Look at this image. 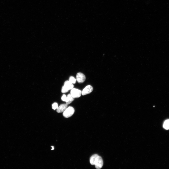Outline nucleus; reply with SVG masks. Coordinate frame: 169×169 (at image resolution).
I'll return each mask as SVG.
<instances>
[{"label": "nucleus", "instance_id": "nucleus-6", "mask_svg": "<svg viewBox=\"0 0 169 169\" xmlns=\"http://www.w3.org/2000/svg\"><path fill=\"white\" fill-rule=\"evenodd\" d=\"M68 105L66 104H62L57 109V112L59 113L63 112L67 107Z\"/></svg>", "mask_w": 169, "mask_h": 169}, {"label": "nucleus", "instance_id": "nucleus-12", "mask_svg": "<svg viewBox=\"0 0 169 169\" xmlns=\"http://www.w3.org/2000/svg\"><path fill=\"white\" fill-rule=\"evenodd\" d=\"M69 91V90H68L65 87L63 86L61 90V92L62 93H64L68 92Z\"/></svg>", "mask_w": 169, "mask_h": 169}, {"label": "nucleus", "instance_id": "nucleus-4", "mask_svg": "<svg viewBox=\"0 0 169 169\" xmlns=\"http://www.w3.org/2000/svg\"><path fill=\"white\" fill-rule=\"evenodd\" d=\"M86 76L84 74L81 73H77L76 76V80L77 82L80 83H82L85 81Z\"/></svg>", "mask_w": 169, "mask_h": 169}, {"label": "nucleus", "instance_id": "nucleus-2", "mask_svg": "<svg viewBox=\"0 0 169 169\" xmlns=\"http://www.w3.org/2000/svg\"><path fill=\"white\" fill-rule=\"evenodd\" d=\"M103 164L102 158L99 155L96 158L94 162V165L96 168L97 169H101L102 167Z\"/></svg>", "mask_w": 169, "mask_h": 169}, {"label": "nucleus", "instance_id": "nucleus-14", "mask_svg": "<svg viewBox=\"0 0 169 169\" xmlns=\"http://www.w3.org/2000/svg\"><path fill=\"white\" fill-rule=\"evenodd\" d=\"M61 100L63 101L66 102V96L65 95H63L61 98Z\"/></svg>", "mask_w": 169, "mask_h": 169}, {"label": "nucleus", "instance_id": "nucleus-9", "mask_svg": "<svg viewBox=\"0 0 169 169\" xmlns=\"http://www.w3.org/2000/svg\"><path fill=\"white\" fill-rule=\"evenodd\" d=\"M99 156L97 154H95L92 155L90 158V162L92 165H94V162L96 158Z\"/></svg>", "mask_w": 169, "mask_h": 169}, {"label": "nucleus", "instance_id": "nucleus-7", "mask_svg": "<svg viewBox=\"0 0 169 169\" xmlns=\"http://www.w3.org/2000/svg\"><path fill=\"white\" fill-rule=\"evenodd\" d=\"M64 86L69 90L72 89L74 87L73 84L69 81H66L64 82Z\"/></svg>", "mask_w": 169, "mask_h": 169}, {"label": "nucleus", "instance_id": "nucleus-11", "mask_svg": "<svg viewBox=\"0 0 169 169\" xmlns=\"http://www.w3.org/2000/svg\"><path fill=\"white\" fill-rule=\"evenodd\" d=\"M69 81L73 84H74L76 83V80L74 77L71 76L69 78Z\"/></svg>", "mask_w": 169, "mask_h": 169}, {"label": "nucleus", "instance_id": "nucleus-10", "mask_svg": "<svg viewBox=\"0 0 169 169\" xmlns=\"http://www.w3.org/2000/svg\"><path fill=\"white\" fill-rule=\"evenodd\" d=\"M163 127L166 129H169V120H166L165 121L163 124Z\"/></svg>", "mask_w": 169, "mask_h": 169}, {"label": "nucleus", "instance_id": "nucleus-13", "mask_svg": "<svg viewBox=\"0 0 169 169\" xmlns=\"http://www.w3.org/2000/svg\"><path fill=\"white\" fill-rule=\"evenodd\" d=\"M58 107V104L56 103H54L52 105V108L54 110L57 109Z\"/></svg>", "mask_w": 169, "mask_h": 169}, {"label": "nucleus", "instance_id": "nucleus-5", "mask_svg": "<svg viewBox=\"0 0 169 169\" xmlns=\"http://www.w3.org/2000/svg\"><path fill=\"white\" fill-rule=\"evenodd\" d=\"M93 90V87L91 85H88L83 90L82 94L83 96L88 95L91 93Z\"/></svg>", "mask_w": 169, "mask_h": 169}, {"label": "nucleus", "instance_id": "nucleus-8", "mask_svg": "<svg viewBox=\"0 0 169 169\" xmlns=\"http://www.w3.org/2000/svg\"><path fill=\"white\" fill-rule=\"evenodd\" d=\"M74 99L70 94H68L66 96V104L67 105L70 104L74 101Z\"/></svg>", "mask_w": 169, "mask_h": 169}, {"label": "nucleus", "instance_id": "nucleus-1", "mask_svg": "<svg viewBox=\"0 0 169 169\" xmlns=\"http://www.w3.org/2000/svg\"><path fill=\"white\" fill-rule=\"evenodd\" d=\"M74 111V110L73 107H67L63 112V117L66 118H69L73 114Z\"/></svg>", "mask_w": 169, "mask_h": 169}, {"label": "nucleus", "instance_id": "nucleus-3", "mask_svg": "<svg viewBox=\"0 0 169 169\" xmlns=\"http://www.w3.org/2000/svg\"><path fill=\"white\" fill-rule=\"evenodd\" d=\"M82 92L78 89L73 88L71 91L70 94L71 96L74 98H79L81 96Z\"/></svg>", "mask_w": 169, "mask_h": 169}, {"label": "nucleus", "instance_id": "nucleus-15", "mask_svg": "<svg viewBox=\"0 0 169 169\" xmlns=\"http://www.w3.org/2000/svg\"><path fill=\"white\" fill-rule=\"evenodd\" d=\"M51 147H52V149H51V150H53L54 149V146H52Z\"/></svg>", "mask_w": 169, "mask_h": 169}]
</instances>
